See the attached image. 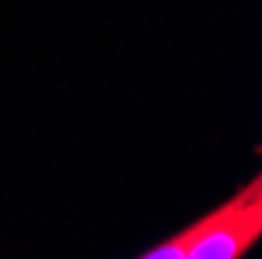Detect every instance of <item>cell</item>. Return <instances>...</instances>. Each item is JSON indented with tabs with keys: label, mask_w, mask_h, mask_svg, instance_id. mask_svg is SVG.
I'll list each match as a JSON object with an SVG mask.
<instances>
[{
	"label": "cell",
	"mask_w": 262,
	"mask_h": 259,
	"mask_svg": "<svg viewBox=\"0 0 262 259\" xmlns=\"http://www.w3.org/2000/svg\"><path fill=\"white\" fill-rule=\"evenodd\" d=\"M262 241V181L237 187L225 203L193 219L184 231L138 253L141 259H244Z\"/></svg>",
	"instance_id": "1"
}]
</instances>
